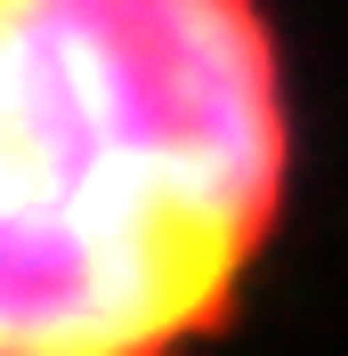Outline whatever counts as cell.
I'll return each mask as SVG.
<instances>
[{"instance_id": "cell-1", "label": "cell", "mask_w": 348, "mask_h": 356, "mask_svg": "<svg viewBox=\"0 0 348 356\" xmlns=\"http://www.w3.org/2000/svg\"><path fill=\"white\" fill-rule=\"evenodd\" d=\"M300 178L267 0H0V356H195Z\"/></svg>"}]
</instances>
